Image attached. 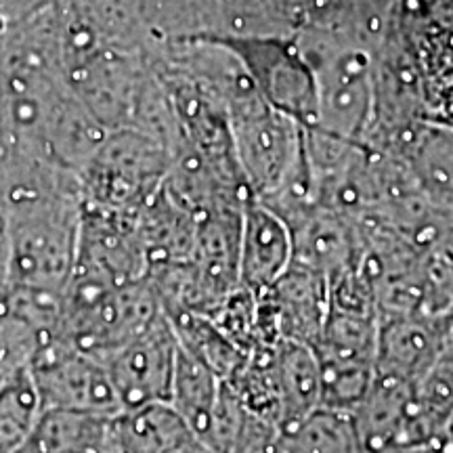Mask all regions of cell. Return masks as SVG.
Segmentation results:
<instances>
[{"instance_id":"6da1fadb","label":"cell","mask_w":453,"mask_h":453,"mask_svg":"<svg viewBox=\"0 0 453 453\" xmlns=\"http://www.w3.org/2000/svg\"><path fill=\"white\" fill-rule=\"evenodd\" d=\"M30 372L44 410H72L118 416L120 399L101 357L53 336L32 359Z\"/></svg>"},{"instance_id":"7a4b0ae2","label":"cell","mask_w":453,"mask_h":453,"mask_svg":"<svg viewBox=\"0 0 453 453\" xmlns=\"http://www.w3.org/2000/svg\"><path fill=\"white\" fill-rule=\"evenodd\" d=\"M179 338L164 313L150 327L105 357L122 411L170 403L179 364Z\"/></svg>"},{"instance_id":"3957f363","label":"cell","mask_w":453,"mask_h":453,"mask_svg":"<svg viewBox=\"0 0 453 453\" xmlns=\"http://www.w3.org/2000/svg\"><path fill=\"white\" fill-rule=\"evenodd\" d=\"M294 263L292 231L273 208L260 200L246 203L240 240V286L267 292Z\"/></svg>"},{"instance_id":"277c9868","label":"cell","mask_w":453,"mask_h":453,"mask_svg":"<svg viewBox=\"0 0 453 453\" xmlns=\"http://www.w3.org/2000/svg\"><path fill=\"white\" fill-rule=\"evenodd\" d=\"M449 330L437 317H388L380 319L378 378L416 384L443 353Z\"/></svg>"},{"instance_id":"5b68a950","label":"cell","mask_w":453,"mask_h":453,"mask_svg":"<svg viewBox=\"0 0 453 453\" xmlns=\"http://www.w3.org/2000/svg\"><path fill=\"white\" fill-rule=\"evenodd\" d=\"M280 430L292 428L319 411L321 372L313 347L300 342H280L273 355Z\"/></svg>"},{"instance_id":"8992f818","label":"cell","mask_w":453,"mask_h":453,"mask_svg":"<svg viewBox=\"0 0 453 453\" xmlns=\"http://www.w3.org/2000/svg\"><path fill=\"white\" fill-rule=\"evenodd\" d=\"M21 453H116L113 418L72 410H42Z\"/></svg>"},{"instance_id":"52a82bcc","label":"cell","mask_w":453,"mask_h":453,"mask_svg":"<svg viewBox=\"0 0 453 453\" xmlns=\"http://www.w3.org/2000/svg\"><path fill=\"white\" fill-rule=\"evenodd\" d=\"M194 434L170 403H151L113 416L116 453H166Z\"/></svg>"},{"instance_id":"ba28073f","label":"cell","mask_w":453,"mask_h":453,"mask_svg":"<svg viewBox=\"0 0 453 453\" xmlns=\"http://www.w3.org/2000/svg\"><path fill=\"white\" fill-rule=\"evenodd\" d=\"M223 387V378L180 347L170 405L179 411V416L200 441L211 426Z\"/></svg>"},{"instance_id":"9c48e42d","label":"cell","mask_w":453,"mask_h":453,"mask_svg":"<svg viewBox=\"0 0 453 453\" xmlns=\"http://www.w3.org/2000/svg\"><path fill=\"white\" fill-rule=\"evenodd\" d=\"M166 315L177 332L180 347L211 367L217 376L229 380L240 370L246 353L212 324L211 317L191 311H168Z\"/></svg>"},{"instance_id":"30bf717a","label":"cell","mask_w":453,"mask_h":453,"mask_svg":"<svg viewBox=\"0 0 453 453\" xmlns=\"http://www.w3.org/2000/svg\"><path fill=\"white\" fill-rule=\"evenodd\" d=\"M44 410L30 367L0 387V453H21Z\"/></svg>"},{"instance_id":"8fae6325","label":"cell","mask_w":453,"mask_h":453,"mask_svg":"<svg viewBox=\"0 0 453 453\" xmlns=\"http://www.w3.org/2000/svg\"><path fill=\"white\" fill-rule=\"evenodd\" d=\"M166 453H212L211 447H208L203 441H200L196 437V434H189V437H185L180 443H177L173 447V449H168Z\"/></svg>"}]
</instances>
